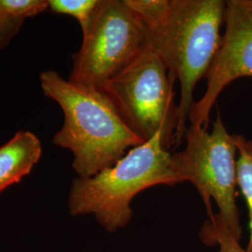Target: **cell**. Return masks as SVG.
<instances>
[{
	"label": "cell",
	"instance_id": "cell-13",
	"mask_svg": "<svg viewBox=\"0 0 252 252\" xmlns=\"http://www.w3.org/2000/svg\"><path fill=\"white\" fill-rule=\"evenodd\" d=\"M23 24V22L9 18L0 10V51L16 36Z\"/></svg>",
	"mask_w": 252,
	"mask_h": 252
},
{
	"label": "cell",
	"instance_id": "cell-12",
	"mask_svg": "<svg viewBox=\"0 0 252 252\" xmlns=\"http://www.w3.org/2000/svg\"><path fill=\"white\" fill-rule=\"evenodd\" d=\"M48 9V0H0V10L9 18L23 23Z\"/></svg>",
	"mask_w": 252,
	"mask_h": 252
},
{
	"label": "cell",
	"instance_id": "cell-7",
	"mask_svg": "<svg viewBox=\"0 0 252 252\" xmlns=\"http://www.w3.org/2000/svg\"><path fill=\"white\" fill-rule=\"evenodd\" d=\"M224 23L225 33L206 77L207 90L189 112V126L208 129L220 93L235 80L252 77V0L226 1Z\"/></svg>",
	"mask_w": 252,
	"mask_h": 252
},
{
	"label": "cell",
	"instance_id": "cell-9",
	"mask_svg": "<svg viewBox=\"0 0 252 252\" xmlns=\"http://www.w3.org/2000/svg\"><path fill=\"white\" fill-rule=\"evenodd\" d=\"M239 154L236 160L237 185L240 187L248 205L251 236L247 252H252V140L243 135H233Z\"/></svg>",
	"mask_w": 252,
	"mask_h": 252
},
{
	"label": "cell",
	"instance_id": "cell-3",
	"mask_svg": "<svg viewBox=\"0 0 252 252\" xmlns=\"http://www.w3.org/2000/svg\"><path fill=\"white\" fill-rule=\"evenodd\" d=\"M180 183L161 132L128 151L114 165L89 178H76L68 193L72 216L92 215L106 231L128 225L131 204L145 189Z\"/></svg>",
	"mask_w": 252,
	"mask_h": 252
},
{
	"label": "cell",
	"instance_id": "cell-5",
	"mask_svg": "<svg viewBox=\"0 0 252 252\" xmlns=\"http://www.w3.org/2000/svg\"><path fill=\"white\" fill-rule=\"evenodd\" d=\"M185 147L172 154V162L180 183L189 181L203 199L208 216L214 212L212 200L219 207L228 230L237 240L242 237L236 207L237 148L218 113L212 131L189 126L184 135Z\"/></svg>",
	"mask_w": 252,
	"mask_h": 252
},
{
	"label": "cell",
	"instance_id": "cell-6",
	"mask_svg": "<svg viewBox=\"0 0 252 252\" xmlns=\"http://www.w3.org/2000/svg\"><path fill=\"white\" fill-rule=\"evenodd\" d=\"M146 44L143 27L125 0H100L90 27L73 54L69 81L104 93L108 82Z\"/></svg>",
	"mask_w": 252,
	"mask_h": 252
},
{
	"label": "cell",
	"instance_id": "cell-2",
	"mask_svg": "<svg viewBox=\"0 0 252 252\" xmlns=\"http://www.w3.org/2000/svg\"><path fill=\"white\" fill-rule=\"evenodd\" d=\"M39 81L44 95L63 110V126L53 142L72 153L78 178H89L114 165L128 151L144 143L105 93L75 84L54 70L40 73Z\"/></svg>",
	"mask_w": 252,
	"mask_h": 252
},
{
	"label": "cell",
	"instance_id": "cell-1",
	"mask_svg": "<svg viewBox=\"0 0 252 252\" xmlns=\"http://www.w3.org/2000/svg\"><path fill=\"white\" fill-rule=\"evenodd\" d=\"M143 27L146 44L162 57L180 85L175 147L184 140L193 93L207 77L221 44L222 0H125Z\"/></svg>",
	"mask_w": 252,
	"mask_h": 252
},
{
	"label": "cell",
	"instance_id": "cell-8",
	"mask_svg": "<svg viewBox=\"0 0 252 252\" xmlns=\"http://www.w3.org/2000/svg\"><path fill=\"white\" fill-rule=\"evenodd\" d=\"M41 154V142L30 131H18L0 146V193L30 174Z\"/></svg>",
	"mask_w": 252,
	"mask_h": 252
},
{
	"label": "cell",
	"instance_id": "cell-11",
	"mask_svg": "<svg viewBox=\"0 0 252 252\" xmlns=\"http://www.w3.org/2000/svg\"><path fill=\"white\" fill-rule=\"evenodd\" d=\"M205 237H211L213 242H216L220 246L219 252H247L240 246L239 240L234 237L228 230L220 216L217 213H213L209 216L205 230Z\"/></svg>",
	"mask_w": 252,
	"mask_h": 252
},
{
	"label": "cell",
	"instance_id": "cell-4",
	"mask_svg": "<svg viewBox=\"0 0 252 252\" xmlns=\"http://www.w3.org/2000/svg\"><path fill=\"white\" fill-rule=\"evenodd\" d=\"M175 81L162 57L146 45L110 80L104 93L135 134L146 142L161 132L169 150L179 124Z\"/></svg>",
	"mask_w": 252,
	"mask_h": 252
},
{
	"label": "cell",
	"instance_id": "cell-10",
	"mask_svg": "<svg viewBox=\"0 0 252 252\" xmlns=\"http://www.w3.org/2000/svg\"><path fill=\"white\" fill-rule=\"evenodd\" d=\"M48 3L52 12L76 19L83 33L90 27L100 0H48Z\"/></svg>",
	"mask_w": 252,
	"mask_h": 252
}]
</instances>
